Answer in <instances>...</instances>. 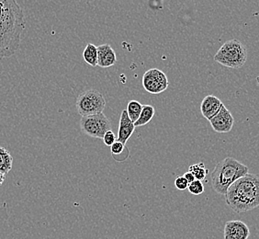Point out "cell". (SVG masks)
I'll list each match as a JSON object with an SVG mask.
<instances>
[{
  "label": "cell",
  "instance_id": "obj_1",
  "mask_svg": "<svg viewBox=\"0 0 259 239\" xmlns=\"http://www.w3.org/2000/svg\"><path fill=\"white\" fill-rule=\"evenodd\" d=\"M25 16L16 0H0V61L20 48Z\"/></svg>",
  "mask_w": 259,
  "mask_h": 239
},
{
  "label": "cell",
  "instance_id": "obj_2",
  "mask_svg": "<svg viewBox=\"0 0 259 239\" xmlns=\"http://www.w3.org/2000/svg\"><path fill=\"white\" fill-rule=\"evenodd\" d=\"M225 196L226 204L237 214L259 207V176L245 175L231 185Z\"/></svg>",
  "mask_w": 259,
  "mask_h": 239
},
{
  "label": "cell",
  "instance_id": "obj_3",
  "mask_svg": "<svg viewBox=\"0 0 259 239\" xmlns=\"http://www.w3.org/2000/svg\"><path fill=\"white\" fill-rule=\"evenodd\" d=\"M248 173L247 166L233 157H226L217 163L210 175L212 189L219 194L225 195L234 181Z\"/></svg>",
  "mask_w": 259,
  "mask_h": 239
},
{
  "label": "cell",
  "instance_id": "obj_4",
  "mask_svg": "<svg viewBox=\"0 0 259 239\" xmlns=\"http://www.w3.org/2000/svg\"><path fill=\"white\" fill-rule=\"evenodd\" d=\"M247 59V48L240 41H227L214 55V61L232 69H240Z\"/></svg>",
  "mask_w": 259,
  "mask_h": 239
},
{
  "label": "cell",
  "instance_id": "obj_5",
  "mask_svg": "<svg viewBox=\"0 0 259 239\" xmlns=\"http://www.w3.org/2000/svg\"><path fill=\"white\" fill-rule=\"evenodd\" d=\"M76 110L82 117L102 113L106 107L103 95L96 90H85L77 97Z\"/></svg>",
  "mask_w": 259,
  "mask_h": 239
},
{
  "label": "cell",
  "instance_id": "obj_6",
  "mask_svg": "<svg viewBox=\"0 0 259 239\" xmlns=\"http://www.w3.org/2000/svg\"><path fill=\"white\" fill-rule=\"evenodd\" d=\"M80 128L88 136L102 139L105 134L111 130V123L110 119L102 112L82 117L80 121Z\"/></svg>",
  "mask_w": 259,
  "mask_h": 239
},
{
  "label": "cell",
  "instance_id": "obj_7",
  "mask_svg": "<svg viewBox=\"0 0 259 239\" xmlns=\"http://www.w3.org/2000/svg\"><path fill=\"white\" fill-rule=\"evenodd\" d=\"M143 87L152 94H159L168 88L167 76L157 68L147 70L143 76Z\"/></svg>",
  "mask_w": 259,
  "mask_h": 239
},
{
  "label": "cell",
  "instance_id": "obj_8",
  "mask_svg": "<svg viewBox=\"0 0 259 239\" xmlns=\"http://www.w3.org/2000/svg\"><path fill=\"white\" fill-rule=\"evenodd\" d=\"M210 126L216 133L226 134L233 129L234 125V118L233 114L225 105L219 112L209 121Z\"/></svg>",
  "mask_w": 259,
  "mask_h": 239
},
{
  "label": "cell",
  "instance_id": "obj_9",
  "mask_svg": "<svg viewBox=\"0 0 259 239\" xmlns=\"http://www.w3.org/2000/svg\"><path fill=\"white\" fill-rule=\"evenodd\" d=\"M250 231L247 224L242 221H229L225 225V239H248Z\"/></svg>",
  "mask_w": 259,
  "mask_h": 239
},
{
  "label": "cell",
  "instance_id": "obj_10",
  "mask_svg": "<svg viewBox=\"0 0 259 239\" xmlns=\"http://www.w3.org/2000/svg\"><path fill=\"white\" fill-rule=\"evenodd\" d=\"M135 123L130 119L127 110H123L120 113V122H119V129L117 141L122 143L123 145L127 144V141L131 138V136L135 132Z\"/></svg>",
  "mask_w": 259,
  "mask_h": 239
},
{
  "label": "cell",
  "instance_id": "obj_11",
  "mask_svg": "<svg viewBox=\"0 0 259 239\" xmlns=\"http://www.w3.org/2000/svg\"><path fill=\"white\" fill-rule=\"evenodd\" d=\"M224 103L219 98L215 97L213 95L206 96L200 104V111L203 117L209 121L212 117L219 112L223 108Z\"/></svg>",
  "mask_w": 259,
  "mask_h": 239
},
{
  "label": "cell",
  "instance_id": "obj_12",
  "mask_svg": "<svg viewBox=\"0 0 259 239\" xmlns=\"http://www.w3.org/2000/svg\"><path fill=\"white\" fill-rule=\"evenodd\" d=\"M117 63V56L110 45H100L98 47V65L102 68H108Z\"/></svg>",
  "mask_w": 259,
  "mask_h": 239
},
{
  "label": "cell",
  "instance_id": "obj_13",
  "mask_svg": "<svg viewBox=\"0 0 259 239\" xmlns=\"http://www.w3.org/2000/svg\"><path fill=\"white\" fill-rule=\"evenodd\" d=\"M13 157L8 150L0 146V173L7 175L12 170Z\"/></svg>",
  "mask_w": 259,
  "mask_h": 239
},
{
  "label": "cell",
  "instance_id": "obj_14",
  "mask_svg": "<svg viewBox=\"0 0 259 239\" xmlns=\"http://www.w3.org/2000/svg\"><path fill=\"white\" fill-rule=\"evenodd\" d=\"M155 108L152 105H143V110L140 114L139 119L135 123V128L149 124L155 116Z\"/></svg>",
  "mask_w": 259,
  "mask_h": 239
},
{
  "label": "cell",
  "instance_id": "obj_15",
  "mask_svg": "<svg viewBox=\"0 0 259 239\" xmlns=\"http://www.w3.org/2000/svg\"><path fill=\"white\" fill-rule=\"evenodd\" d=\"M83 58L88 65L95 67L98 65V47L93 44H88L83 52Z\"/></svg>",
  "mask_w": 259,
  "mask_h": 239
},
{
  "label": "cell",
  "instance_id": "obj_16",
  "mask_svg": "<svg viewBox=\"0 0 259 239\" xmlns=\"http://www.w3.org/2000/svg\"><path fill=\"white\" fill-rule=\"evenodd\" d=\"M143 110V105L140 103L137 100H131L127 105V112L129 115L130 119L135 123L139 119L140 114Z\"/></svg>",
  "mask_w": 259,
  "mask_h": 239
},
{
  "label": "cell",
  "instance_id": "obj_17",
  "mask_svg": "<svg viewBox=\"0 0 259 239\" xmlns=\"http://www.w3.org/2000/svg\"><path fill=\"white\" fill-rule=\"evenodd\" d=\"M189 171L194 175L195 178L198 180H203L206 179L207 175L209 174V170L206 169L204 163L202 162L190 166Z\"/></svg>",
  "mask_w": 259,
  "mask_h": 239
},
{
  "label": "cell",
  "instance_id": "obj_18",
  "mask_svg": "<svg viewBox=\"0 0 259 239\" xmlns=\"http://www.w3.org/2000/svg\"><path fill=\"white\" fill-rule=\"evenodd\" d=\"M188 189L191 194L200 195L204 192V185L202 183L201 180L195 179L193 182H191L189 184Z\"/></svg>",
  "mask_w": 259,
  "mask_h": 239
},
{
  "label": "cell",
  "instance_id": "obj_19",
  "mask_svg": "<svg viewBox=\"0 0 259 239\" xmlns=\"http://www.w3.org/2000/svg\"><path fill=\"white\" fill-rule=\"evenodd\" d=\"M125 149V145L120 143L119 141H116L113 145L110 146V151H111V154L113 156L116 155H120V154L123 153V151Z\"/></svg>",
  "mask_w": 259,
  "mask_h": 239
},
{
  "label": "cell",
  "instance_id": "obj_20",
  "mask_svg": "<svg viewBox=\"0 0 259 239\" xmlns=\"http://www.w3.org/2000/svg\"><path fill=\"white\" fill-rule=\"evenodd\" d=\"M189 182L188 180L185 179L184 176H180L178 177L176 180H175V186L176 188L179 189V190H185V189H188L189 187Z\"/></svg>",
  "mask_w": 259,
  "mask_h": 239
},
{
  "label": "cell",
  "instance_id": "obj_21",
  "mask_svg": "<svg viewBox=\"0 0 259 239\" xmlns=\"http://www.w3.org/2000/svg\"><path fill=\"white\" fill-rule=\"evenodd\" d=\"M102 140H103L105 145L107 146H111L117 141V137L115 136L114 133L111 130H110L105 134Z\"/></svg>",
  "mask_w": 259,
  "mask_h": 239
},
{
  "label": "cell",
  "instance_id": "obj_22",
  "mask_svg": "<svg viewBox=\"0 0 259 239\" xmlns=\"http://www.w3.org/2000/svg\"><path fill=\"white\" fill-rule=\"evenodd\" d=\"M184 177L185 179L188 180V182H189V183H191V182H193L195 179H196L194 175L192 174V173H191V172H190V171L186 172V173H185L184 174Z\"/></svg>",
  "mask_w": 259,
  "mask_h": 239
},
{
  "label": "cell",
  "instance_id": "obj_23",
  "mask_svg": "<svg viewBox=\"0 0 259 239\" xmlns=\"http://www.w3.org/2000/svg\"><path fill=\"white\" fill-rule=\"evenodd\" d=\"M5 181V175L0 173V186L4 183Z\"/></svg>",
  "mask_w": 259,
  "mask_h": 239
}]
</instances>
